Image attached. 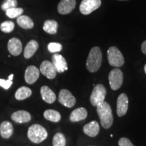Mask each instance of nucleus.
<instances>
[{
    "instance_id": "nucleus-10",
    "label": "nucleus",
    "mask_w": 146,
    "mask_h": 146,
    "mask_svg": "<svg viewBox=\"0 0 146 146\" xmlns=\"http://www.w3.org/2000/svg\"><path fill=\"white\" fill-rule=\"evenodd\" d=\"M76 0H61L58 5V12L62 15H66L72 12L76 7Z\"/></svg>"
},
{
    "instance_id": "nucleus-22",
    "label": "nucleus",
    "mask_w": 146,
    "mask_h": 146,
    "mask_svg": "<svg viewBox=\"0 0 146 146\" xmlns=\"http://www.w3.org/2000/svg\"><path fill=\"white\" fill-rule=\"evenodd\" d=\"M32 95L31 89L29 87L23 86L18 88L15 93V98L17 100L22 101L27 99Z\"/></svg>"
},
{
    "instance_id": "nucleus-25",
    "label": "nucleus",
    "mask_w": 146,
    "mask_h": 146,
    "mask_svg": "<svg viewBox=\"0 0 146 146\" xmlns=\"http://www.w3.org/2000/svg\"><path fill=\"white\" fill-rule=\"evenodd\" d=\"M52 143L53 146H65L66 143L65 136L61 133H56L53 137Z\"/></svg>"
},
{
    "instance_id": "nucleus-21",
    "label": "nucleus",
    "mask_w": 146,
    "mask_h": 146,
    "mask_svg": "<svg viewBox=\"0 0 146 146\" xmlns=\"http://www.w3.org/2000/svg\"><path fill=\"white\" fill-rule=\"evenodd\" d=\"M17 23L18 26L24 29H31L34 27L33 21L28 16H20L17 18Z\"/></svg>"
},
{
    "instance_id": "nucleus-24",
    "label": "nucleus",
    "mask_w": 146,
    "mask_h": 146,
    "mask_svg": "<svg viewBox=\"0 0 146 146\" xmlns=\"http://www.w3.org/2000/svg\"><path fill=\"white\" fill-rule=\"evenodd\" d=\"M43 116L45 119L53 123H58L61 120V114L54 110H47L43 113Z\"/></svg>"
},
{
    "instance_id": "nucleus-34",
    "label": "nucleus",
    "mask_w": 146,
    "mask_h": 146,
    "mask_svg": "<svg viewBox=\"0 0 146 146\" xmlns=\"http://www.w3.org/2000/svg\"><path fill=\"white\" fill-rule=\"evenodd\" d=\"M118 1H128V0H118Z\"/></svg>"
},
{
    "instance_id": "nucleus-18",
    "label": "nucleus",
    "mask_w": 146,
    "mask_h": 146,
    "mask_svg": "<svg viewBox=\"0 0 146 146\" xmlns=\"http://www.w3.org/2000/svg\"><path fill=\"white\" fill-rule=\"evenodd\" d=\"M14 127L9 121H3L0 125V135L4 139H9L13 135Z\"/></svg>"
},
{
    "instance_id": "nucleus-17",
    "label": "nucleus",
    "mask_w": 146,
    "mask_h": 146,
    "mask_svg": "<svg viewBox=\"0 0 146 146\" xmlns=\"http://www.w3.org/2000/svg\"><path fill=\"white\" fill-rule=\"evenodd\" d=\"M83 131L87 135L91 137H95L100 132V125L97 121H91L84 126Z\"/></svg>"
},
{
    "instance_id": "nucleus-7",
    "label": "nucleus",
    "mask_w": 146,
    "mask_h": 146,
    "mask_svg": "<svg viewBox=\"0 0 146 146\" xmlns=\"http://www.w3.org/2000/svg\"><path fill=\"white\" fill-rule=\"evenodd\" d=\"M101 4V0H83L79 6L80 12L83 15H89L99 8Z\"/></svg>"
},
{
    "instance_id": "nucleus-30",
    "label": "nucleus",
    "mask_w": 146,
    "mask_h": 146,
    "mask_svg": "<svg viewBox=\"0 0 146 146\" xmlns=\"http://www.w3.org/2000/svg\"><path fill=\"white\" fill-rule=\"evenodd\" d=\"M47 49L50 53H58L61 52L62 50V45L59 43H55V42H52L50 43L47 45Z\"/></svg>"
},
{
    "instance_id": "nucleus-33",
    "label": "nucleus",
    "mask_w": 146,
    "mask_h": 146,
    "mask_svg": "<svg viewBox=\"0 0 146 146\" xmlns=\"http://www.w3.org/2000/svg\"><path fill=\"white\" fill-rule=\"evenodd\" d=\"M144 71H145V73L146 74V64L144 66Z\"/></svg>"
},
{
    "instance_id": "nucleus-20",
    "label": "nucleus",
    "mask_w": 146,
    "mask_h": 146,
    "mask_svg": "<svg viewBox=\"0 0 146 146\" xmlns=\"http://www.w3.org/2000/svg\"><path fill=\"white\" fill-rule=\"evenodd\" d=\"M87 117V111L85 108H78L73 110L70 115V121L78 122L85 120Z\"/></svg>"
},
{
    "instance_id": "nucleus-4",
    "label": "nucleus",
    "mask_w": 146,
    "mask_h": 146,
    "mask_svg": "<svg viewBox=\"0 0 146 146\" xmlns=\"http://www.w3.org/2000/svg\"><path fill=\"white\" fill-rule=\"evenodd\" d=\"M108 60L110 65L114 67H120L125 63L123 55L116 47H110L108 50Z\"/></svg>"
},
{
    "instance_id": "nucleus-2",
    "label": "nucleus",
    "mask_w": 146,
    "mask_h": 146,
    "mask_svg": "<svg viewBox=\"0 0 146 146\" xmlns=\"http://www.w3.org/2000/svg\"><path fill=\"white\" fill-rule=\"evenodd\" d=\"M102 62V53L99 47L91 49L86 62V67L89 72H96L100 68Z\"/></svg>"
},
{
    "instance_id": "nucleus-5",
    "label": "nucleus",
    "mask_w": 146,
    "mask_h": 146,
    "mask_svg": "<svg viewBox=\"0 0 146 146\" xmlns=\"http://www.w3.org/2000/svg\"><path fill=\"white\" fill-rule=\"evenodd\" d=\"M106 95V89L102 84H98L95 86L93 89L90 97V102L94 106H98L104 102Z\"/></svg>"
},
{
    "instance_id": "nucleus-16",
    "label": "nucleus",
    "mask_w": 146,
    "mask_h": 146,
    "mask_svg": "<svg viewBox=\"0 0 146 146\" xmlns=\"http://www.w3.org/2000/svg\"><path fill=\"white\" fill-rule=\"evenodd\" d=\"M40 93H41L42 99H43V101L46 102V103L52 104H53L56 101V94H54V91L49 87L45 86V85L42 86L41 90H40Z\"/></svg>"
},
{
    "instance_id": "nucleus-29",
    "label": "nucleus",
    "mask_w": 146,
    "mask_h": 146,
    "mask_svg": "<svg viewBox=\"0 0 146 146\" xmlns=\"http://www.w3.org/2000/svg\"><path fill=\"white\" fill-rule=\"evenodd\" d=\"M14 78V74H12L9 76L8 80L3 79V78H0V87H3V89L5 90H8L10 88V87L12 86V83H13V80Z\"/></svg>"
},
{
    "instance_id": "nucleus-23",
    "label": "nucleus",
    "mask_w": 146,
    "mask_h": 146,
    "mask_svg": "<svg viewBox=\"0 0 146 146\" xmlns=\"http://www.w3.org/2000/svg\"><path fill=\"white\" fill-rule=\"evenodd\" d=\"M58 28V23L54 20H47L43 24V29L45 32L50 35H55L57 33Z\"/></svg>"
},
{
    "instance_id": "nucleus-19",
    "label": "nucleus",
    "mask_w": 146,
    "mask_h": 146,
    "mask_svg": "<svg viewBox=\"0 0 146 146\" xmlns=\"http://www.w3.org/2000/svg\"><path fill=\"white\" fill-rule=\"evenodd\" d=\"M39 48V43L35 40H31L27 43L24 50V57L26 59L32 58Z\"/></svg>"
},
{
    "instance_id": "nucleus-31",
    "label": "nucleus",
    "mask_w": 146,
    "mask_h": 146,
    "mask_svg": "<svg viewBox=\"0 0 146 146\" xmlns=\"http://www.w3.org/2000/svg\"><path fill=\"white\" fill-rule=\"evenodd\" d=\"M118 145L119 146H134V145L131 143V141L129 139L126 137L120 138L118 141Z\"/></svg>"
},
{
    "instance_id": "nucleus-3",
    "label": "nucleus",
    "mask_w": 146,
    "mask_h": 146,
    "mask_svg": "<svg viewBox=\"0 0 146 146\" xmlns=\"http://www.w3.org/2000/svg\"><path fill=\"white\" fill-rule=\"evenodd\" d=\"M48 135L46 129L43 126L34 124L29 128L27 136L34 143H40L45 140Z\"/></svg>"
},
{
    "instance_id": "nucleus-26",
    "label": "nucleus",
    "mask_w": 146,
    "mask_h": 146,
    "mask_svg": "<svg viewBox=\"0 0 146 146\" xmlns=\"http://www.w3.org/2000/svg\"><path fill=\"white\" fill-rule=\"evenodd\" d=\"M24 12V10L21 8H13L8 9L5 11V14L8 18H16L21 16Z\"/></svg>"
},
{
    "instance_id": "nucleus-15",
    "label": "nucleus",
    "mask_w": 146,
    "mask_h": 146,
    "mask_svg": "<svg viewBox=\"0 0 146 146\" xmlns=\"http://www.w3.org/2000/svg\"><path fill=\"white\" fill-rule=\"evenodd\" d=\"M11 118L16 123H27L31 120V115L27 111L18 110L12 114Z\"/></svg>"
},
{
    "instance_id": "nucleus-32",
    "label": "nucleus",
    "mask_w": 146,
    "mask_h": 146,
    "mask_svg": "<svg viewBox=\"0 0 146 146\" xmlns=\"http://www.w3.org/2000/svg\"><path fill=\"white\" fill-rule=\"evenodd\" d=\"M141 49V52H143V54L146 55V40L142 43Z\"/></svg>"
},
{
    "instance_id": "nucleus-6",
    "label": "nucleus",
    "mask_w": 146,
    "mask_h": 146,
    "mask_svg": "<svg viewBox=\"0 0 146 146\" xmlns=\"http://www.w3.org/2000/svg\"><path fill=\"white\" fill-rule=\"evenodd\" d=\"M109 84L112 90L120 88L123 83V73L119 68H114L110 71L108 76Z\"/></svg>"
},
{
    "instance_id": "nucleus-13",
    "label": "nucleus",
    "mask_w": 146,
    "mask_h": 146,
    "mask_svg": "<svg viewBox=\"0 0 146 146\" xmlns=\"http://www.w3.org/2000/svg\"><path fill=\"white\" fill-rule=\"evenodd\" d=\"M52 64L57 72L62 73L68 70V65L65 58L59 54H54L52 56Z\"/></svg>"
},
{
    "instance_id": "nucleus-27",
    "label": "nucleus",
    "mask_w": 146,
    "mask_h": 146,
    "mask_svg": "<svg viewBox=\"0 0 146 146\" xmlns=\"http://www.w3.org/2000/svg\"><path fill=\"white\" fill-rule=\"evenodd\" d=\"M15 25L12 21H5L0 25V30L5 33H10L14 29Z\"/></svg>"
},
{
    "instance_id": "nucleus-28",
    "label": "nucleus",
    "mask_w": 146,
    "mask_h": 146,
    "mask_svg": "<svg viewBox=\"0 0 146 146\" xmlns=\"http://www.w3.org/2000/svg\"><path fill=\"white\" fill-rule=\"evenodd\" d=\"M18 5L17 0H4L2 5H1V10L6 11L10 8H16Z\"/></svg>"
},
{
    "instance_id": "nucleus-11",
    "label": "nucleus",
    "mask_w": 146,
    "mask_h": 146,
    "mask_svg": "<svg viewBox=\"0 0 146 146\" xmlns=\"http://www.w3.org/2000/svg\"><path fill=\"white\" fill-rule=\"evenodd\" d=\"M129 107V99L125 94H121L117 99L116 112L119 117H122L127 112Z\"/></svg>"
},
{
    "instance_id": "nucleus-14",
    "label": "nucleus",
    "mask_w": 146,
    "mask_h": 146,
    "mask_svg": "<svg viewBox=\"0 0 146 146\" xmlns=\"http://www.w3.org/2000/svg\"><path fill=\"white\" fill-rule=\"evenodd\" d=\"M8 50L10 54L12 56H19L23 51V44L21 40L16 37L10 39L8 43Z\"/></svg>"
},
{
    "instance_id": "nucleus-1",
    "label": "nucleus",
    "mask_w": 146,
    "mask_h": 146,
    "mask_svg": "<svg viewBox=\"0 0 146 146\" xmlns=\"http://www.w3.org/2000/svg\"><path fill=\"white\" fill-rule=\"evenodd\" d=\"M97 112L100 119L102 127L106 129H110L113 124V115L110 106L107 102H104L97 106Z\"/></svg>"
},
{
    "instance_id": "nucleus-9",
    "label": "nucleus",
    "mask_w": 146,
    "mask_h": 146,
    "mask_svg": "<svg viewBox=\"0 0 146 146\" xmlns=\"http://www.w3.org/2000/svg\"><path fill=\"white\" fill-rule=\"evenodd\" d=\"M39 71L43 75L46 76L49 79H54L56 78L57 73L54 64L48 60H45L41 64Z\"/></svg>"
},
{
    "instance_id": "nucleus-12",
    "label": "nucleus",
    "mask_w": 146,
    "mask_h": 146,
    "mask_svg": "<svg viewBox=\"0 0 146 146\" xmlns=\"http://www.w3.org/2000/svg\"><path fill=\"white\" fill-rule=\"evenodd\" d=\"M40 71L35 66H29L25 70V79L27 83L32 85L37 81L39 77Z\"/></svg>"
},
{
    "instance_id": "nucleus-8",
    "label": "nucleus",
    "mask_w": 146,
    "mask_h": 146,
    "mask_svg": "<svg viewBox=\"0 0 146 146\" xmlns=\"http://www.w3.org/2000/svg\"><path fill=\"white\" fill-rule=\"evenodd\" d=\"M58 101L64 106L70 108L75 105L76 98L68 90L62 89L59 93Z\"/></svg>"
}]
</instances>
